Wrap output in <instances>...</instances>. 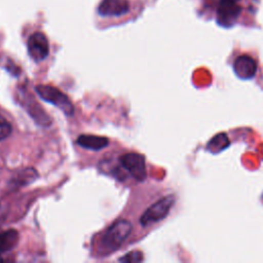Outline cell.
<instances>
[{"label": "cell", "mask_w": 263, "mask_h": 263, "mask_svg": "<svg viewBox=\"0 0 263 263\" xmlns=\"http://www.w3.org/2000/svg\"><path fill=\"white\" fill-rule=\"evenodd\" d=\"M20 240V234L14 229H0V254L14 249Z\"/></svg>", "instance_id": "10"}, {"label": "cell", "mask_w": 263, "mask_h": 263, "mask_svg": "<svg viewBox=\"0 0 263 263\" xmlns=\"http://www.w3.org/2000/svg\"><path fill=\"white\" fill-rule=\"evenodd\" d=\"M239 0H220L217 9V22L220 26L231 27L236 22L241 7L237 4Z\"/></svg>", "instance_id": "5"}, {"label": "cell", "mask_w": 263, "mask_h": 263, "mask_svg": "<svg viewBox=\"0 0 263 263\" xmlns=\"http://www.w3.org/2000/svg\"><path fill=\"white\" fill-rule=\"evenodd\" d=\"M11 125L10 123L0 115V141L5 140L6 138H8L11 134Z\"/></svg>", "instance_id": "12"}, {"label": "cell", "mask_w": 263, "mask_h": 263, "mask_svg": "<svg viewBox=\"0 0 263 263\" xmlns=\"http://www.w3.org/2000/svg\"><path fill=\"white\" fill-rule=\"evenodd\" d=\"M233 70L240 79H251L257 72V64L255 60L249 55H239L233 63Z\"/></svg>", "instance_id": "7"}, {"label": "cell", "mask_w": 263, "mask_h": 263, "mask_svg": "<svg viewBox=\"0 0 263 263\" xmlns=\"http://www.w3.org/2000/svg\"><path fill=\"white\" fill-rule=\"evenodd\" d=\"M36 177H37L36 171H34L33 168H26L16 175V177L12 180L13 181L12 183L16 184L17 186H24L33 182L36 179Z\"/></svg>", "instance_id": "11"}, {"label": "cell", "mask_w": 263, "mask_h": 263, "mask_svg": "<svg viewBox=\"0 0 263 263\" xmlns=\"http://www.w3.org/2000/svg\"><path fill=\"white\" fill-rule=\"evenodd\" d=\"M119 161L121 166L129 173V175L137 181H144L146 179V164L145 157L142 154L130 152L123 154Z\"/></svg>", "instance_id": "4"}, {"label": "cell", "mask_w": 263, "mask_h": 263, "mask_svg": "<svg viewBox=\"0 0 263 263\" xmlns=\"http://www.w3.org/2000/svg\"><path fill=\"white\" fill-rule=\"evenodd\" d=\"M142 260H143V255L139 251H132L119 259L120 262H126V263H136V262H141Z\"/></svg>", "instance_id": "13"}, {"label": "cell", "mask_w": 263, "mask_h": 263, "mask_svg": "<svg viewBox=\"0 0 263 263\" xmlns=\"http://www.w3.org/2000/svg\"><path fill=\"white\" fill-rule=\"evenodd\" d=\"M38 96L45 102L55 106L60 109L65 115L72 116L74 113V106L67 95L61 91L59 88L47 85V84H39L35 87Z\"/></svg>", "instance_id": "1"}, {"label": "cell", "mask_w": 263, "mask_h": 263, "mask_svg": "<svg viewBox=\"0 0 263 263\" xmlns=\"http://www.w3.org/2000/svg\"><path fill=\"white\" fill-rule=\"evenodd\" d=\"M175 196L166 195L152 203L141 216L140 223L143 226L156 223L164 219L175 203Z\"/></svg>", "instance_id": "3"}, {"label": "cell", "mask_w": 263, "mask_h": 263, "mask_svg": "<svg viewBox=\"0 0 263 263\" xmlns=\"http://www.w3.org/2000/svg\"><path fill=\"white\" fill-rule=\"evenodd\" d=\"M77 144L89 150H101L109 145L106 137L96 135H81L77 138Z\"/></svg>", "instance_id": "9"}, {"label": "cell", "mask_w": 263, "mask_h": 263, "mask_svg": "<svg viewBox=\"0 0 263 263\" xmlns=\"http://www.w3.org/2000/svg\"><path fill=\"white\" fill-rule=\"evenodd\" d=\"M129 9L126 0H103L101 1L98 11L103 16H119L125 14Z\"/></svg>", "instance_id": "8"}, {"label": "cell", "mask_w": 263, "mask_h": 263, "mask_svg": "<svg viewBox=\"0 0 263 263\" xmlns=\"http://www.w3.org/2000/svg\"><path fill=\"white\" fill-rule=\"evenodd\" d=\"M133 229V226L129 221L120 219L116 222H114L108 230L105 232L102 243L104 248L114 251L117 250L123 241L127 238V236L130 234Z\"/></svg>", "instance_id": "2"}, {"label": "cell", "mask_w": 263, "mask_h": 263, "mask_svg": "<svg viewBox=\"0 0 263 263\" xmlns=\"http://www.w3.org/2000/svg\"><path fill=\"white\" fill-rule=\"evenodd\" d=\"M28 53L35 62L45 60L49 53V43L41 32L33 33L28 39Z\"/></svg>", "instance_id": "6"}]
</instances>
